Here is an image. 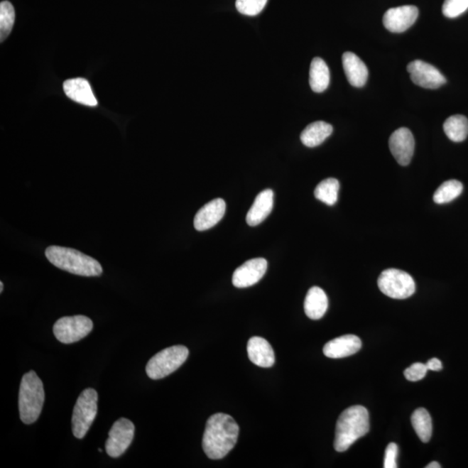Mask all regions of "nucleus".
<instances>
[{"label":"nucleus","instance_id":"nucleus-1","mask_svg":"<svg viewBox=\"0 0 468 468\" xmlns=\"http://www.w3.org/2000/svg\"><path fill=\"white\" fill-rule=\"evenodd\" d=\"M239 428L233 417L219 413L208 418L202 447L211 459H223L237 443Z\"/></svg>","mask_w":468,"mask_h":468},{"label":"nucleus","instance_id":"nucleus-2","mask_svg":"<svg viewBox=\"0 0 468 468\" xmlns=\"http://www.w3.org/2000/svg\"><path fill=\"white\" fill-rule=\"evenodd\" d=\"M369 430V412L363 406L357 405L345 410L337 420L334 447L337 452H345L357 440Z\"/></svg>","mask_w":468,"mask_h":468},{"label":"nucleus","instance_id":"nucleus-3","mask_svg":"<svg viewBox=\"0 0 468 468\" xmlns=\"http://www.w3.org/2000/svg\"><path fill=\"white\" fill-rule=\"evenodd\" d=\"M45 256L58 268L80 276L97 277L103 273V267L97 259L68 247L49 246Z\"/></svg>","mask_w":468,"mask_h":468},{"label":"nucleus","instance_id":"nucleus-4","mask_svg":"<svg viewBox=\"0 0 468 468\" xmlns=\"http://www.w3.org/2000/svg\"><path fill=\"white\" fill-rule=\"evenodd\" d=\"M45 399L44 385L36 372L25 374L19 388L18 408L25 424H33L40 415Z\"/></svg>","mask_w":468,"mask_h":468},{"label":"nucleus","instance_id":"nucleus-5","mask_svg":"<svg viewBox=\"0 0 468 468\" xmlns=\"http://www.w3.org/2000/svg\"><path fill=\"white\" fill-rule=\"evenodd\" d=\"M190 351L183 345L164 349L152 357L146 366L149 379L159 380L175 372L187 359Z\"/></svg>","mask_w":468,"mask_h":468},{"label":"nucleus","instance_id":"nucleus-6","mask_svg":"<svg viewBox=\"0 0 468 468\" xmlns=\"http://www.w3.org/2000/svg\"><path fill=\"white\" fill-rule=\"evenodd\" d=\"M97 392L86 388L78 397L72 415V432L75 437L82 439L92 427L97 414Z\"/></svg>","mask_w":468,"mask_h":468},{"label":"nucleus","instance_id":"nucleus-7","mask_svg":"<svg viewBox=\"0 0 468 468\" xmlns=\"http://www.w3.org/2000/svg\"><path fill=\"white\" fill-rule=\"evenodd\" d=\"M381 292L395 300H405L415 293V282L410 274L398 269H387L379 278Z\"/></svg>","mask_w":468,"mask_h":468},{"label":"nucleus","instance_id":"nucleus-8","mask_svg":"<svg viewBox=\"0 0 468 468\" xmlns=\"http://www.w3.org/2000/svg\"><path fill=\"white\" fill-rule=\"evenodd\" d=\"M93 329V322L90 318L77 315L72 317H61L55 322L53 332L55 337L62 344H73L87 337Z\"/></svg>","mask_w":468,"mask_h":468},{"label":"nucleus","instance_id":"nucleus-9","mask_svg":"<svg viewBox=\"0 0 468 468\" xmlns=\"http://www.w3.org/2000/svg\"><path fill=\"white\" fill-rule=\"evenodd\" d=\"M135 425L126 418L117 420L109 432L105 444L106 452L112 458H118L127 451L135 436Z\"/></svg>","mask_w":468,"mask_h":468},{"label":"nucleus","instance_id":"nucleus-10","mask_svg":"<svg viewBox=\"0 0 468 468\" xmlns=\"http://www.w3.org/2000/svg\"><path fill=\"white\" fill-rule=\"evenodd\" d=\"M407 69L412 82L420 87L435 89L447 82L445 77L435 66L426 62L413 61L408 65Z\"/></svg>","mask_w":468,"mask_h":468},{"label":"nucleus","instance_id":"nucleus-11","mask_svg":"<svg viewBox=\"0 0 468 468\" xmlns=\"http://www.w3.org/2000/svg\"><path fill=\"white\" fill-rule=\"evenodd\" d=\"M418 15V8L415 6L391 8L383 16V25L391 33H402L414 25Z\"/></svg>","mask_w":468,"mask_h":468},{"label":"nucleus","instance_id":"nucleus-12","mask_svg":"<svg viewBox=\"0 0 468 468\" xmlns=\"http://www.w3.org/2000/svg\"><path fill=\"white\" fill-rule=\"evenodd\" d=\"M267 266L268 263L263 258L250 259L244 263L234 273V285L237 288H246L257 284L266 274Z\"/></svg>","mask_w":468,"mask_h":468},{"label":"nucleus","instance_id":"nucleus-13","mask_svg":"<svg viewBox=\"0 0 468 468\" xmlns=\"http://www.w3.org/2000/svg\"><path fill=\"white\" fill-rule=\"evenodd\" d=\"M415 138L410 129L400 128L389 138V148L397 163L402 166L410 163L415 152Z\"/></svg>","mask_w":468,"mask_h":468},{"label":"nucleus","instance_id":"nucleus-14","mask_svg":"<svg viewBox=\"0 0 468 468\" xmlns=\"http://www.w3.org/2000/svg\"><path fill=\"white\" fill-rule=\"evenodd\" d=\"M226 202L222 199H214L203 206L196 214L194 225L196 230L210 229L222 220L226 212Z\"/></svg>","mask_w":468,"mask_h":468},{"label":"nucleus","instance_id":"nucleus-15","mask_svg":"<svg viewBox=\"0 0 468 468\" xmlns=\"http://www.w3.org/2000/svg\"><path fill=\"white\" fill-rule=\"evenodd\" d=\"M361 348V342L355 335H344L330 340L325 345L324 354L330 359H344L359 352Z\"/></svg>","mask_w":468,"mask_h":468},{"label":"nucleus","instance_id":"nucleus-16","mask_svg":"<svg viewBox=\"0 0 468 468\" xmlns=\"http://www.w3.org/2000/svg\"><path fill=\"white\" fill-rule=\"evenodd\" d=\"M247 354L251 363L261 368H270L275 364L273 347L262 337H251L247 344Z\"/></svg>","mask_w":468,"mask_h":468},{"label":"nucleus","instance_id":"nucleus-17","mask_svg":"<svg viewBox=\"0 0 468 468\" xmlns=\"http://www.w3.org/2000/svg\"><path fill=\"white\" fill-rule=\"evenodd\" d=\"M64 90L66 96L78 104L95 107L97 100L92 92L89 82L84 78H74L65 82Z\"/></svg>","mask_w":468,"mask_h":468},{"label":"nucleus","instance_id":"nucleus-18","mask_svg":"<svg viewBox=\"0 0 468 468\" xmlns=\"http://www.w3.org/2000/svg\"><path fill=\"white\" fill-rule=\"evenodd\" d=\"M342 60H343L344 72L349 84L354 87H363L368 80L367 66L355 53L351 52L344 53Z\"/></svg>","mask_w":468,"mask_h":468},{"label":"nucleus","instance_id":"nucleus-19","mask_svg":"<svg viewBox=\"0 0 468 468\" xmlns=\"http://www.w3.org/2000/svg\"><path fill=\"white\" fill-rule=\"evenodd\" d=\"M274 194L271 190H263L257 195L253 206L246 215V223L250 227H256L262 223L271 214L273 208Z\"/></svg>","mask_w":468,"mask_h":468},{"label":"nucleus","instance_id":"nucleus-20","mask_svg":"<svg viewBox=\"0 0 468 468\" xmlns=\"http://www.w3.org/2000/svg\"><path fill=\"white\" fill-rule=\"evenodd\" d=\"M328 309L327 295L320 287L313 286L308 290L305 300V312L310 320H318Z\"/></svg>","mask_w":468,"mask_h":468},{"label":"nucleus","instance_id":"nucleus-21","mask_svg":"<svg viewBox=\"0 0 468 468\" xmlns=\"http://www.w3.org/2000/svg\"><path fill=\"white\" fill-rule=\"evenodd\" d=\"M332 132V125L322 121H314L303 131L300 139L305 146L315 148L324 143Z\"/></svg>","mask_w":468,"mask_h":468},{"label":"nucleus","instance_id":"nucleus-22","mask_svg":"<svg viewBox=\"0 0 468 468\" xmlns=\"http://www.w3.org/2000/svg\"><path fill=\"white\" fill-rule=\"evenodd\" d=\"M330 70L320 58H315L310 64V85L316 93L324 92L330 85Z\"/></svg>","mask_w":468,"mask_h":468},{"label":"nucleus","instance_id":"nucleus-23","mask_svg":"<svg viewBox=\"0 0 468 468\" xmlns=\"http://www.w3.org/2000/svg\"><path fill=\"white\" fill-rule=\"evenodd\" d=\"M443 129L448 138L455 143H462L468 136L467 118L462 115L452 116L444 123Z\"/></svg>","mask_w":468,"mask_h":468},{"label":"nucleus","instance_id":"nucleus-24","mask_svg":"<svg viewBox=\"0 0 468 468\" xmlns=\"http://www.w3.org/2000/svg\"><path fill=\"white\" fill-rule=\"evenodd\" d=\"M411 423L417 435L423 442H430L432 432L430 413L423 408H417L411 416Z\"/></svg>","mask_w":468,"mask_h":468},{"label":"nucleus","instance_id":"nucleus-25","mask_svg":"<svg viewBox=\"0 0 468 468\" xmlns=\"http://www.w3.org/2000/svg\"><path fill=\"white\" fill-rule=\"evenodd\" d=\"M339 182L335 178L322 180L315 190V197L328 206H334L337 202Z\"/></svg>","mask_w":468,"mask_h":468},{"label":"nucleus","instance_id":"nucleus-26","mask_svg":"<svg viewBox=\"0 0 468 468\" xmlns=\"http://www.w3.org/2000/svg\"><path fill=\"white\" fill-rule=\"evenodd\" d=\"M463 191V185L459 180H450L442 183L435 191L434 195V202L437 204H446L453 202V200L462 195Z\"/></svg>","mask_w":468,"mask_h":468},{"label":"nucleus","instance_id":"nucleus-27","mask_svg":"<svg viewBox=\"0 0 468 468\" xmlns=\"http://www.w3.org/2000/svg\"><path fill=\"white\" fill-rule=\"evenodd\" d=\"M15 22V10L9 1L0 4V38L1 42L9 36Z\"/></svg>","mask_w":468,"mask_h":468},{"label":"nucleus","instance_id":"nucleus-28","mask_svg":"<svg viewBox=\"0 0 468 468\" xmlns=\"http://www.w3.org/2000/svg\"><path fill=\"white\" fill-rule=\"evenodd\" d=\"M268 0H236L239 13L246 16H256L261 13Z\"/></svg>","mask_w":468,"mask_h":468},{"label":"nucleus","instance_id":"nucleus-29","mask_svg":"<svg viewBox=\"0 0 468 468\" xmlns=\"http://www.w3.org/2000/svg\"><path fill=\"white\" fill-rule=\"evenodd\" d=\"M468 9V0H445L442 6V13L447 18H454L465 13Z\"/></svg>","mask_w":468,"mask_h":468},{"label":"nucleus","instance_id":"nucleus-30","mask_svg":"<svg viewBox=\"0 0 468 468\" xmlns=\"http://www.w3.org/2000/svg\"><path fill=\"white\" fill-rule=\"evenodd\" d=\"M428 369L427 365L422 363H415L410 367L405 369L404 376L410 381H418L423 380L427 375Z\"/></svg>","mask_w":468,"mask_h":468},{"label":"nucleus","instance_id":"nucleus-31","mask_svg":"<svg viewBox=\"0 0 468 468\" xmlns=\"http://www.w3.org/2000/svg\"><path fill=\"white\" fill-rule=\"evenodd\" d=\"M398 446L396 443H389L385 452L384 468H396V459L398 455Z\"/></svg>","mask_w":468,"mask_h":468},{"label":"nucleus","instance_id":"nucleus-32","mask_svg":"<svg viewBox=\"0 0 468 468\" xmlns=\"http://www.w3.org/2000/svg\"><path fill=\"white\" fill-rule=\"evenodd\" d=\"M428 371H440L442 369V364L437 359H432L426 364Z\"/></svg>","mask_w":468,"mask_h":468},{"label":"nucleus","instance_id":"nucleus-33","mask_svg":"<svg viewBox=\"0 0 468 468\" xmlns=\"http://www.w3.org/2000/svg\"><path fill=\"white\" fill-rule=\"evenodd\" d=\"M440 467H440V464L436 462H432L428 464V465L426 467V468H440Z\"/></svg>","mask_w":468,"mask_h":468},{"label":"nucleus","instance_id":"nucleus-34","mask_svg":"<svg viewBox=\"0 0 468 468\" xmlns=\"http://www.w3.org/2000/svg\"><path fill=\"white\" fill-rule=\"evenodd\" d=\"M4 290V283L1 281L0 282V293H3Z\"/></svg>","mask_w":468,"mask_h":468},{"label":"nucleus","instance_id":"nucleus-35","mask_svg":"<svg viewBox=\"0 0 468 468\" xmlns=\"http://www.w3.org/2000/svg\"><path fill=\"white\" fill-rule=\"evenodd\" d=\"M98 451H99L100 453H102V450H101V448H99V450H98Z\"/></svg>","mask_w":468,"mask_h":468}]
</instances>
